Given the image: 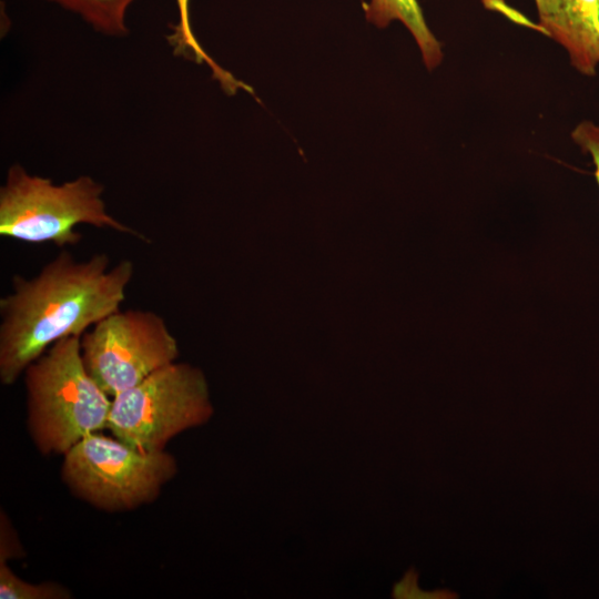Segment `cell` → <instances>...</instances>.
<instances>
[{
  "instance_id": "cell-1",
  "label": "cell",
  "mask_w": 599,
  "mask_h": 599,
  "mask_svg": "<svg viewBox=\"0 0 599 599\" xmlns=\"http://www.w3.org/2000/svg\"><path fill=\"white\" fill-rule=\"evenodd\" d=\"M133 272L129 260L110 267L104 253L78 261L62 251L35 276L14 275L0 300V382L12 385L55 342L119 311Z\"/></svg>"
},
{
  "instance_id": "cell-2",
  "label": "cell",
  "mask_w": 599,
  "mask_h": 599,
  "mask_svg": "<svg viewBox=\"0 0 599 599\" xmlns=\"http://www.w3.org/2000/svg\"><path fill=\"white\" fill-rule=\"evenodd\" d=\"M28 427L42 455H64L108 427L110 397L87 372L81 337L51 345L24 370Z\"/></svg>"
},
{
  "instance_id": "cell-3",
  "label": "cell",
  "mask_w": 599,
  "mask_h": 599,
  "mask_svg": "<svg viewBox=\"0 0 599 599\" xmlns=\"http://www.w3.org/2000/svg\"><path fill=\"white\" fill-rule=\"evenodd\" d=\"M102 193L103 185L87 175L55 185L50 179L31 175L14 164L0 190V234L64 247L81 241L77 225L89 224L149 241L106 212Z\"/></svg>"
},
{
  "instance_id": "cell-4",
  "label": "cell",
  "mask_w": 599,
  "mask_h": 599,
  "mask_svg": "<svg viewBox=\"0 0 599 599\" xmlns=\"http://www.w3.org/2000/svg\"><path fill=\"white\" fill-rule=\"evenodd\" d=\"M63 456L61 474L70 490L106 511L154 501L177 471L165 449L142 451L100 433L85 436Z\"/></svg>"
},
{
  "instance_id": "cell-5",
  "label": "cell",
  "mask_w": 599,
  "mask_h": 599,
  "mask_svg": "<svg viewBox=\"0 0 599 599\" xmlns=\"http://www.w3.org/2000/svg\"><path fill=\"white\" fill-rule=\"evenodd\" d=\"M212 413L202 370L173 362L113 396L106 428L133 448L158 451L177 434L207 422Z\"/></svg>"
},
{
  "instance_id": "cell-6",
  "label": "cell",
  "mask_w": 599,
  "mask_h": 599,
  "mask_svg": "<svg viewBox=\"0 0 599 599\" xmlns=\"http://www.w3.org/2000/svg\"><path fill=\"white\" fill-rule=\"evenodd\" d=\"M84 367L113 397L173 363L179 346L165 319L152 311H116L81 336Z\"/></svg>"
},
{
  "instance_id": "cell-7",
  "label": "cell",
  "mask_w": 599,
  "mask_h": 599,
  "mask_svg": "<svg viewBox=\"0 0 599 599\" xmlns=\"http://www.w3.org/2000/svg\"><path fill=\"white\" fill-rule=\"evenodd\" d=\"M366 19L378 28L400 21L418 44L427 69L433 70L441 62V44L428 28L417 0H370Z\"/></svg>"
},
{
  "instance_id": "cell-8",
  "label": "cell",
  "mask_w": 599,
  "mask_h": 599,
  "mask_svg": "<svg viewBox=\"0 0 599 599\" xmlns=\"http://www.w3.org/2000/svg\"><path fill=\"white\" fill-rule=\"evenodd\" d=\"M575 49L571 65L593 77L599 65V0H567Z\"/></svg>"
},
{
  "instance_id": "cell-9",
  "label": "cell",
  "mask_w": 599,
  "mask_h": 599,
  "mask_svg": "<svg viewBox=\"0 0 599 599\" xmlns=\"http://www.w3.org/2000/svg\"><path fill=\"white\" fill-rule=\"evenodd\" d=\"M82 17L97 31L110 35L128 32L124 17L134 0H50Z\"/></svg>"
},
{
  "instance_id": "cell-10",
  "label": "cell",
  "mask_w": 599,
  "mask_h": 599,
  "mask_svg": "<svg viewBox=\"0 0 599 599\" xmlns=\"http://www.w3.org/2000/svg\"><path fill=\"white\" fill-rule=\"evenodd\" d=\"M70 591L57 582L31 583L19 578L7 565L0 564L1 599H67Z\"/></svg>"
},
{
  "instance_id": "cell-11",
  "label": "cell",
  "mask_w": 599,
  "mask_h": 599,
  "mask_svg": "<svg viewBox=\"0 0 599 599\" xmlns=\"http://www.w3.org/2000/svg\"><path fill=\"white\" fill-rule=\"evenodd\" d=\"M540 29L570 57L575 49L567 0H535Z\"/></svg>"
},
{
  "instance_id": "cell-12",
  "label": "cell",
  "mask_w": 599,
  "mask_h": 599,
  "mask_svg": "<svg viewBox=\"0 0 599 599\" xmlns=\"http://www.w3.org/2000/svg\"><path fill=\"white\" fill-rule=\"evenodd\" d=\"M571 139L591 158L595 166V179L599 186V124L589 120L581 121L572 130Z\"/></svg>"
},
{
  "instance_id": "cell-13",
  "label": "cell",
  "mask_w": 599,
  "mask_h": 599,
  "mask_svg": "<svg viewBox=\"0 0 599 599\" xmlns=\"http://www.w3.org/2000/svg\"><path fill=\"white\" fill-rule=\"evenodd\" d=\"M0 564L10 558L21 557L22 547L6 515H1L0 525Z\"/></svg>"
},
{
  "instance_id": "cell-14",
  "label": "cell",
  "mask_w": 599,
  "mask_h": 599,
  "mask_svg": "<svg viewBox=\"0 0 599 599\" xmlns=\"http://www.w3.org/2000/svg\"><path fill=\"white\" fill-rule=\"evenodd\" d=\"M394 596L397 598H449L450 593L445 591L426 592L418 588L416 577H406L394 587Z\"/></svg>"
}]
</instances>
